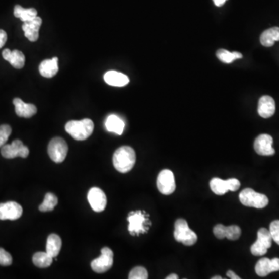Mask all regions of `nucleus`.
<instances>
[{
	"mask_svg": "<svg viewBox=\"0 0 279 279\" xmlns=\"http://www.w3.org/2000/svg\"><path fill=\"white\" fill-rule=\"evenodd\" d=\"M58 58L57 57L44 60L39 66V72L43 77H54L58 73Z\"/></svg>",
	"mask_w": 279,
	"mask_h": 279,
	"instance_id": "obj_20",
	"label": "nucleus"
},
{
	"mask_svg": "<svg viewBox=\"0 0 279 279\" xmlns=\"http://www.w3.org/2000/svg\"><path fill=\"white\" fill-rule=\"evenodd\" d=\"M273 241L279 245V221H274L270 224V230Z\"/></svg>",
	"mask_w": 279,
	"mask_h": 279,
	"instance_id": "obj_33",
	"label": "nucleus"
},
{
	"mask_svg": "<svg viewBox=\"0 0 279 279\" xmlns=\"http://www.w3.org/2000/svg\"><path fill=\"white\" fill-rule=\"evenodd\" d=\"M65 130L76 141H84L93 133L94 123L90 119L71 120L66 123Z\"/></svg>",
	"mask_w": 279,
	"mask_h": 279,
	"instance_id": "obj_2",
	"label": "nucleus"
},
{
	"mask_svg": "<svg viewBox=\"0 0 279 279\" xmlns=\"http://www.w3.org/2000/svg\"><path fill=\"white\" fill-rule=\"evenodd\" d=\"M212 279H223V277L221 276H215V277H213Z\"/></svg>",
	"mask_w": 279,
	"mask_h": 279,
	"instance_id": "obj_39",
	"label": "nucleus"
},
{
	"mask_svg": "<svg viewBox=\"0 0 279 279\" xmlns=\"http://www.w3.org/2000/svg\"><path fill=\"white\" fill-rule=\"evenodd\" d=\"M14 14L17 18L21 19L24 23L31 21L37 17V11L35 9H25L20 5L15 6Z\"/></svg>",
	"mask_w": 279,
	"mask_h": 279,
	"instance_id": "obj_25",
	"label": "nucleus"
},
{
	"mask_svg": "<svg viewBox=\"0 0 279 279\" xmlns=\"http://www.w3.org/2000/svg\"><path fill=\"white\" fill-rule=\"evenodd\" d=\"M105 125L108 131L113 132L116 134L121 135L124 131V122L116 115H110L108 116Z\"/></svg>",
	"mask_w": 279,
	"mask_h": 279,
	"instance_id": "obj_23",
	"label": "nucleus"
},
{
	"mask_svg": "<svg viewBox=\"0 0 279 279\" xmlns=\"http://www.w3.org/2000/svg\"><path fill=\"white\" fill-rule=\"evenodd\" d=\"M241 235V230L238 226L231 225L226 228V237L230 241H237Z\"/></svg>",
	"mask_w": 279,
	"mask_h": 279,
	"instance_id": "obj_29",
	"label": "nucleus"
},
{
	"mask_svg": "<svg viewBox=\"0 0 279 279\" xmlns=\"http://www.w3.org/2000/svg\"><path fill=\"white\" fill-rule=\"evenodd\" d=\"M3 57L17 69L23 68L25 64V56L18 50L11 51L10 49H5L3 51Z\"/></svg>",
	"mask_w": 279,
	"mask_h": 279,
	"instance_id": "obj_19",
	"label": "nucleus"
},
{
	"mask_svg": "<svg viewBox=\"0 0 279 279\" xmlns=\"http://www.w3.org/2000/svg\"><path fill=\"white\" fill-rule=\"evenodd\" d=\"M157 187L163 195H168L173 193L176 188L173 172L168 169L162 170L157 178Z\"/></svg>",
	"mask_w": 279,
	"mask_h": 279,
	"instance_id": "obj_10",
	"label": "nucleus"
},
{
	"mask_svg": "<svg viewBox=\"0 0 279 279\" xmlns=\"http://www.w3.org/2000/svg\"><path fill=\"white\" fill-rule=\"evenodd\" d=\"M271 233L266 228H261L257 232V240L251 247V254L254 256H263L272 244Z\"/></svg>",
	"mask_w": 279,
	"mask_h": 279,
	"instance_id": "obj_7",
	"label": "nucleus"
},
{
	"mask_svg": "<svg viewBox=\"0 0 279 279\" xmlns=\"http://www.w3.org/2000/svg\"><path fill=\"white\" fill-rule=\"evenodd\" d=\"M141 211H133L130 212L128 216V222L129 227L128 231L132 236H139L141 234H145L148 229L145 227V224L148 223V219L146 218V214Z\"/></svg>",
	"mask_w": 279,
	"mask_h": 279,
	"instance_id": "obj_6",
	"label": "nucleus"
},
{
	"mask_svg": "<svg viewBox=\"0 0 279 279\" xmlns=\"http://www.w3.org/2000/svg\"><path fill=\"white\" fill-rule=\"evenodd\" d=\"M113 264V251L109 247H103L101 250V256L92 261L91 267L95 272L102 274L109 271Z\"/></svg>",
	"mask_w": 279,
	"mask_h": 279,
	"instance_id": "obj_9",
	"label": "nucleus"
},
{
	"mask_svg": "<svg viewBox=\"0 0 279 279\" xmlns=\"http://www.w3.org/2000/svg\"><path fill=\"white\" fill-rule=\"evenodd\" d=\"M12 133L11 126L7 124L0 126V148H2L7 143V140Z\"/></svg>",
	"mask_w": 279,
	"mask_h": 279,
	"instance_id": "obj_31",
	"label": "nucleus"
},
{
	"mask_svg": "<svg viewBox=\"0 0 279 279\" xmlns=\"http://www.w3.org/2000/svg\"><path fill=\"white\" fill-rule=\"evenodd\" d=\"M68 152V146L63 138L54 137L51 140L47 148V152L51 160L55 163L64 162Z\"/></svg>",
	"mask_w": 279,
	"mask_h": 279,
	"instance_id": "obj_5",
	"label": "nucleus"
},
{
	"mask_svg": "<svg viewBox=\"0 0 279 279\" xmlns=\"http://www.w3.org/2000/svg\"><path fill=\"white\" fill-rule=\"evenodd\" d=\"M174 237L178 242L185 246L194 245L198 240L196 234L188 227V223L184 219H178L175 221Z\"/></svg>",
	"mask_w": 279,
	"mask_h": 279,
	"instance_id": "obj_3",
	"label": "nucleus"
},
{
	"mask_svg": "<svg viewBox=\"0 0 279 279\" xmlns=\"http://www.w3.org/2000/svg\"><path fill=\"white\" fill-rule=\"evenodd\" d=\"M57 202H58V200H57V196L54 194L49 192V193L46 194L44 202L39 206V211L41 212L52 211L57 205Z\"/></svg>",
	"mask_w": 279,
	"mask_h": 279,
	"instance_id": "obj_28",
	"label": "nucleus"
},
{
	"mask_svg": "<svg viewBox=\"0 0 279 279\" xmlns=\"http://www.w3.org/2000/svg\"><path fill=\"white\" fill-rule=\"evenodd\" d=\"M13 259L11 254H9L4 249L0 248V265L9 266L12 264Z\"/></svg>",
	"mask_w": 279,
	"mask_h": 279,
	"instance_id": "obj_32",
	"label": "nucleus"
},
{
	"mask_svg": "<svg viewBox=\"0 0 279 279\" xmlns=\"http://www.w3.org/2000/svg\"><path fill=\"white\" fill-rule=\"evenodd\" d=\"M148 277V271L143 267H136L129 272V279H147Z\"/></svg>",
	"mask_w": 279,
	"mask_h": 279,
	"instance_id": "obj_30",
	"label": "nucleus"
},
{
	"mask_svg": "<svg viewBox=\"0 0 279 279\" xmlns=\"http://www.w3.org/2000/svg\"><path fill=\"white\" fill-rule=\"evenodd\" d=\"M272 145V136L268 134H261L254 141V150L261 156H271L275 154Z\"/></svg>",
	"mask_w": 279,
	"mask_h": 279,
	"instance_id": "obj_13",
	"label": "nucleus"
},
{
	"mask_svg": "<svg viewBox=\"0 0 279 279\" xmlns=\"http://www.w3.org/2000/svg\"><path fill=\"white\" fill-rule=\"evenodd\" d=\"M211 190L216 195H222L228 191L236 192L241 187L240 181L237 178H231L228 180H223L221 178H214L211 181Z\"/></svg>",
	"mask_w": 279,
	"mask_h": 279,
	"instance_id": "obj_8",
	"label": "nucleus"
},
{
	"mask_svg": "<svg viewBox=\"0 0 279 279\" xmlns=\"http://www.w3.org/2000/svg\"><path fill=\"white\" fill-rule=\"evenodd\" d=\"M113 162L118 172L121 173L129 172L136 163V152L131 147H120L113 155Z\"/></svg>",
	"mask_w": 279,
	"mask_h": 279,
	"instance_id": "obj_1",
	"label": "nucleus"
},
{
	"mask_svg": "<svg viewBox=\"0 0 279 279\" xmlns=\"http://www.w3.org/2000/svg\"><path fill=\"white\" fill-rule=\"evenodd\" d=\"M227 0H214V4H215L217 7H222L224 4H225Z\"/></svg>",
	"mask_w": 279,
	"mask_h": 279,
	"instance_id": "obj_37",
	"label": "nucleus"
},
{
	"mask_svg": "<svg viewBox=\"0 0 279 279\" xmlns=\"http://www.w3.org/2000/svg\"><path fill=\"white\" fill-rule=\"evenodd\" d=\"M258 114L264 119L271 117L275 113V102L271 96H264L259 99Z\"/></svg>",
	"mask_w": 279,
	"mask_h": 279,
	"instance_id": "obj_17",
	"label": "nucleus"
},
{
	"mask_svg": "<svg viewBox=\"0 0 279 279\" xmlns=\"http://www.w3.org/2000/svg\"><path fill=\"white\" fill-rule=\"evenodd\" d=\"M88 201L95 212H103L107 204L106 194L99 188H92L88 193Z\"/></svg>",
	"mask_w": 279,
	"mask_h": 279,
	"instance_id": "obj_12",
	"label": "nucleus"
},
{
	"mask_svg": "<svg viewBox=\"0 0 279 279\" xmlns=\"http://www.w3.org/2000/svg\"><path fill=\"white\" fill-rule=\"evenodd\" d=\"M13 103L15 106L16 113L20 117L31 118L37 113V109L34 104L24 103L19 98H15Z\"/></svg>",
	"mask_w": 279,
	"mask_h": 279,
	"instance_id": "obj_18",
	"label": "nucleus"
},
{
	"mask_svg": "<svg viewBox=\"0 0 279 279\" xmlns=\"http://www.w3.org/2000/svg\"><path fill=\"white\" fill-rule=\"evenodd\" d=\"M53 258L47 252H37L33 256V263L34 265L40 268H46L50 267L52 264Z\"/></svg>",
	"mask_w": 279,
	"mask_h": 279,
	"instance_id": "obj_26",
	"label": "nucleus"
},
{
	"mask_svg": "<svg viewBox=\"0 0 279 279\" xmlns=\"http://www.w3.org/2000/svg\"><path fill=\"white\" fill-rule=\"evenodd\" d=\"M29 152L28 148L23 144L21 140H15L11 145H5L1 148V155L4 158L8 159L17 157L27 158Z\"/></svg>",
	"mask_w": 279,
	"mask_h": 279,
	"instance_id": "obj_11",
	"label": "nucleus"
},
{
	"mask_svg": "<svg viewBox=\"0 0 279 279\" xmlns=\"http://www.w3.org/2000/svg\"><path fill=\"white\" fill-rule=\"evenodd\" d=\"M42 24L41 17H37L31 21L24 23L22 26L24 35L31 42H35L39 38V31Z\"/></svg>",
	"mask_w": 279,
	"mask_h": 279,
	"instance_id": "obj_16",
	"label": "nucleus"
},
{
	"mask_svg": "<svg viewBox=\"0 0 279 279\" xmlns=\"http://www.w3.org/2000/svg\"><path fill=\"white\" fill-rule=\"evenodd\" d=\"M61 246H62V241L61 237L55 234H50L47 237L46 252L55 258L61 251Z\"/></svg>",
	"mask_w": 279,
	"mask_h": 279,
	"instance_id": "obj_22",
	"label": "nucleus"
},
{
	"mask_svg": "<svg viewBox=\"0 0 279 279\" xmlns=\"http://www.w3.org/2000/svg\"><path fill=\"white\" fill-rule=\"evenodd\" d=\"M7 41V34L4 30H0V48L4 47Z\"/></svg>",
	"mask_w": 279,
	"mask_h": 279,
	"instance_id": "obj_35",
	"label": "nucleus"
},
{
	"mask_svg": "<svg viewBox=\"0 0 279 279\" xmlns=\"http://www.w3.org/2000/svg\"><path fill=\"white\" fill-rule=\"evenodd\" d=\"M227 275L228 276V277H230V278L231 279H240L241 277H239V276H237V274H235V273L234 272V271H227Z\"/></svg>",
	"mask_w": 279,
	"mask_h": 279,
	"instance_id": "obj_36",
	"label": "nucleus"
},
{
	"mask_svg": "<svg viewBox=\"0 0 279 279\" xmlns=\"http://www.w3.org/2000/svg\"><path fill=\"white\" fill-rule=\"evenodd\" d=\"M23 208L16 202L0 203V220L1 221H16L22 216Z\"/></svg>",
	"mask_w": 279,
	"mask_h": 279,
	"instance_id": "obj_14",
	"label": "nucleus"
},
{
	"mask_svg": "<svg viewBox=\"0 0 279 279\" xmlns=\"http://www.w3.org/2000/svg\"><path fill=\"white\" fill-rule=\"evenodd\" d=\"M260 41L264 47H272L276 41H279V27H274L266 30L261 34Z\"/></svg>",
	"mask_w": 279,
	"mask_h": 279,
	"instance_id": "obj_24",
	"label": "nucleus"
},
{
	"mask_svg": "<svg viewBox=\"0 0 279 279\" xmlns=\"http://www.w3.org/2000/svg\"><path fill=\"white\" fill-rule=\"evenodd\" d=\"M226 228L227 227L223 224H217L214 227V234L215 237L218 239H224L226 237Z\"/></svg>",
	"mask_w": 279,
	"mask_h": 279,
	"instance_id": "obj_34",
	"label": "nucleus"
},
{
	"mask_svg": "<svg viewBox=\"0 0 279 279\" xmlns=\"http://www.w3.org/2000/svg\"><path fill=\"white\" fill-rule=\"evenodd\" d=\"M240 201L245 206L263 208L268 205V198L264 194L258 193L252 188H245L239 195Z\"/></svg>",
	"mask_w": 279,
	"mask_h": 279,
	"instance_id": "obj_4",
	"label": "nucleus"
},
{
	"mask_svg": "<svg viewBox=\"0 0 279 279\" xmlns=\"http://www.w3.org/2000/svg\"><path fill=\"white\" fill-rule=\"evenodd\" d=\"M217 56L220 61L226 63V64H231L237 59H241L243 57L242 54L241 53L237 52V51L230 52L224 49L218 50L217 51Z\"/></svg>",
	"mask_w": 279,
	"mask_h": 279,
	"instance_id": "obj_27",
	"label": "nucleus"
},
{
	"mask_svg": "<svg viewBox=\"0 0 279 279\" xmlns=\"http://www.w3.org/2000/svg\"><path fill=\"white\" fill-rule=\"evenodd\" d=\"M104 80L108 85L116 87H123L129 83L126 75L116 71H109L104 75Z\"/></svg>",
	"mask_w": 279,
	"mask_h": 279,
	"instance_id": "obj_21",
	"label": "nucleus"
},
{
	"mask_svg": "<svg viewBox=\"0 0 279 279\" xmlns=\"http://www.w3.org/2000/svg\"><path fill=\"white\" fill-rule=\"evenodd\" d=\"M279 271V258L270 259L263 257L257 261L255 266L256 274L261 277Z\"/></svg>",
	"mask_w": 279,
	"mask_h": 279,
	"instance_id": "obj_15",
	"label": "nucleus"
},
{
	"mask_svg": "<svg viewBox=\"0 0 279 279\" xmlns=\"http://www.w3.org/2000/svg\"><path fill=\"white\" fill-rule=\"evenodd\" d=\"M178 276L175 274H171L167 276L166 279H178Z\"/></svg>",
	"mask_w": 279,
	"mask_h": 279,
	"instance_id": "obj_38",
	"label": "nucleus"
}]
</instances>
